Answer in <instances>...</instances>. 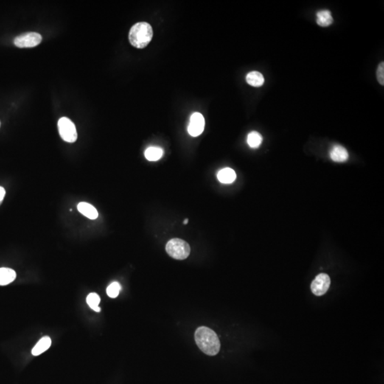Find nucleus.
I'll return each instance as SVG.
<instances>
[{"instance_id":"18","label":"nucleus","mask_w":384,"mask_h":384,"mask_svg":"<svg viewBox=\"0 0 384 384\" xmlns=\"http://www.w3.org/2000/svg\"><path fill=\"white\" fill-rule=\"evenodd\" d=\"M121 290V284L117 282L113 283L108 286L107 288V294L110 298H117L119 292Z\"/></svg>"},{"instance_id":"21","label":"nucleus","mask_w":384,"mask_h":384,"mask_svg":"<svg viewBox=\"0 0 384 384\" xmlns=\"http://www.w3.org/2000/svg\"><path fill=\"white\" fill-rule=\"evenodd\" d=\"M186 223H188V219H185L184 220V224H186Z\"/></svg>"},{"instance_id":"22","label":"nucleus","mask_w":384,"mask_h":384,"mask_svg":"<svg viewBox=\"0 0 384 384\" xmlns=\"http://www.w3.org/2000/svg\"><path fill=\"white\" fill-rule=\"evenodd\" d=\"M0 125H1V122H0Z\"/></svg>"},{"instance_id":"12","label":"nucleus","mask_w":384,"mask_h":384,"mask_svg":"<svg viewBox=\"0 0 384 384\" xmlns=\"http://www.w3.org/2000/svg\"><path fill=\"white\" fill-rule=\"evenodd\" d=\"M317 23L319 26H323V27H326V26H330L333 23V17L332 16V14L329 10H321L318 12L317 14Z\"/></svg>"},{"instance_id":"11","label":"nucleus","mask_w":384,"mask_h":384,"mask_svg":"<svg viewBox=\"0 0 384 384\" xmlns=\"http://www.w3.org/2000/svg\"><path fill=\"white\" fill-rule=\"evenodd\" d=\"M16 272L8 267L0 268V285H7L16 279Z\"/></svg>"},{"instance_id":"3","label":"nucleus","mask_w":384,"mask_h":384,"mask_svg":"<svg viewBox=\"0 0 384 384\" xmlns=\"http://www.w3.org/2000/svg\"><path fill=\"white\" fill-rule=\"evenodd\" d=\"M166 251L169 256L177 260H184L189 257L191 248L188 243L180 239H173L166 245Z\"/></svg>"},{"instance_id":"13","label":"nucleus","mask_w":384,"mask_h":384,"mask_svg":"<svg viewBox=\"0 0 384 384\" xmlns=\"http://www.w3.org/2000/svg\"><path fill=\"white\" fill-rule=\"evenodd\" d=\"M51 340L49 337H44L39 341L32 349V353L34 356H39L45 352L50 348Z\"/></svg>"},{"instance_id":"1","label":"nucleus","mask_w":384,"mask_h":384,"mask_svg":"<svg viewBox=\"0 0 384 384\" xmlns=\"http://www.w3.org/2000/svg\"><path fill=\"white\" fill-rule=\"evenodd\" d=\"M196 343L201 351L209 356L217 355L220 351L221 344L217 334L206 326H200L196 330Z\"/></svg>"},{"instance_id":"19","label":"nucleus","mask_w":384,"mask_h":384,"mask_svg":"<svg viewBox=\"0 0 384 384\" xmlns=\"http://www.w3.org/2000/svg\"><path fill=\"white\" fill-rule=\"evenodd\" d=\"M376 76H377V80L379 83L382 85H384V63H382L378 66L377 72H376Z\"/></svg>"},{"instance_id":"5","label":"nucleus","mask_w":384,"mask_h":384,"mask_svg":"<svg viewBox=\"0 0 384 384\" xmlns=\"http://www.w3.org/2000/svg\"><path fill=\"white\" fill-rule=\"evenodd\" d=\"M42 41V37L37 32H28L18 36L14 43L19 48H32L38 46Z\"/></svg>"},{"instance_id":"10","label":"nucleus","mask_w":384,"mask_h":384,"mask_svg":"<svg viewBox=\"0 0 384 384\" xmlns=\"http://www.w3.org/2000/svg\"><path fill=\"white\" fill-rule=\"evenodd\" d=\"M218 180L223 184H231L236 179V174L231 168H224L219 171L217 175Z\"/></svg>"},{"instance_id":"7","label":"nucleus","mask_w":384,"mask_h":384,"mask_svg":"<svg viewBox=\"0 0 384 384\" xmlns=\"http://www.w3.org/2000/svg\"><path fill=\"white\" fill-rule=\"evenodd\" d=\"M205 119L200 113H194L192 115L188 127V132L192 137H197L204 130Z\"/></svg>"},{"instance_id":"17","label":"nucleus","mask_w":384,"mask_h":384,"mask_svg":"<svg viewBox=\"0 0 384 384\" xmlns=\"http://www.w3.org/2000/svg\"><path fill=\"white\" fill-rule=\"evenodd\" d=\"M86 301L91 309L97 312H101V308L99 306L101 303V298L98 294L94 292L90 293L87 297Z\"/></svg>"},{"instance_id":"2","label":"nucleus","mask_w":384,"mask_h":384,"mask_svg":"<svg viewBox=\"0 0 384 384\" xmlns=\"http://www.w3.org/2000/svg\"><path fill=\"white\" fill-rule=\"evenodd\" d=\"M153 37L152 26L147 22H139L132 26L129 33V41L134 47L143 49L146 47Z\"/></svg>"},{"instance_id":"14","label":"nucleus","mask_w":384,"mask_h":384,"mask_svg":"<svg viewBox=\"0 0 384 384\" xmlns=\"http://www.w3.org/2000/svg\"><path fill=\"white\" fill-rule=\"evenodd\" d=\"M246 81L253 87H261L263 85L265 79L259 71H252L246 76Z\"/></svg>"},{"instance_id":"8","label":"nucleus","mask_w":384,"mask_h":384,"mask_svg":"<svg viewBox=\"0 0 384 384\" xmlns=\"http://www.w3.org/2000/svg\"><path fill=\"white\" fill-rule=\"evenodd\" d=\"M330 158L336 162H344L349 158V154L343 146L335 145L330 151Z\"/></svg>"},{"instance_id":"16","label":"nucleus","mask_w":384,"mask_h":384,"mask_svg":"<svg viewBox=\"0 0 384 384\" xmlns=\"http://www.w3.org/2000/svg\"><path fill=\"white\" fill-rule=\"evenodd\" d=\"M263 142V138L261 134L256 131H253L248 134L247 142L251 148H258Z\"/></svg>"},{"instance_id":"20","label":"nucleus","mask_w":384,"mask_h":384,"mask_svg":"<svg viewBox=\"0 0 384 384\" xmlns=\"http://www.w3.org/2000/svg\"><path fill=\"white\" fill-rule=\"evenodd\" d=\"M5 189H4L2 186H0V205H1V202H3V200H4V197H5Z\"/></svg>"},{"instance_id":"9","label":"nucleus","mask_w":384,"mask_h":384,"mask_svg":"<svg viewBox=\"0 0 384 384\" xmlns=\"http://www.w3.org/2000/svg\"><path fill=\"white\" fill-rule=\"evenodd\" d=\"M78 210L81 214L91 220H94L99 217V213L96 208L86 202L79 203L78 204Z\"/></svg>"},{"instance_id":"15","label":"nucleus","mask_w":384,"mask_h":384,"mask_svg":"<svg viewBox=\"0 0 384 384\" xmlns=\"http://www.w3.org/2000/svg\"><path fill=\"white\" fill-rule=\"evenodd\" d=\"M164 152L160 147H150L146 150L144 152L146 159L151 162L158 161L161 159Z\"/></svg>"},{"instance_id":"4","label":"nucleus","mask_w":384,"mask_h":384,"mask_svg":"<svg viewBox=\"0 0 384 384\" xmlns=\"http://www.w3.org/2000/svg\"><path fill=\"white\" fill-rule=\"evenodd\" d=\"M61 138L67 142H75L78 138L77 131L74 122L68 118H61L58 122Z\"/></svg>"},{"instance_id":"6","label":"nucleus","mask_w":384,"mask_h":384,"mask_svg":"<svg viewBox=\"0 0 384 384\" xmlns=\"http://www.w3.org/2000/svg\"><path fill=\"white\" fill-rule=\"evenodd\" d=\"M330 278L325 273H321L315 278L311 284V290L316 296L324 295L330 287Z\"/></svg>"}]
</instances>
